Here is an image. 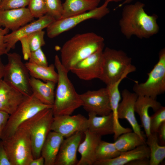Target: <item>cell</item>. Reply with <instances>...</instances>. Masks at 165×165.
Here are the masks:
<instances>
[{"mask_svg":"<svg viewBox=\"0 0 165 165\" xmlns=\"http://www.w3.org/2000/svg\"><path fill=\"white\" fill-rule=\"evenodd\" d=\"M144 3L138 1L123 7L119 24L122 33L127 38L133 35L140 39L149 38L159 32L157 16L148 15Z\"/></svg>","mask_w":165,"mask_h":165,"instance_id":"obj_1","label":"cell"},{"mask_svg":"<svg viewBox=\"0 0 165 165\" xmlns=\"http://www.w3.org/2000/svg\"><path fill=\"white\" fill-rule=\"evenodd\" d=\"M104 46L103 38L94 32L77 34L62 46L61 63L69 72L77 63L99 50L104 49Z\"/></svg>","mask_w":165,"mask_h":165,"instance_id":"obj_2","label":"cell"},{"mask_svg":"<svg viewBox=\"0 0 165 165\" xmlns=\"http://www.w3.org/2000/svg\"><path fill=\"white\" fill-rule=\"evenodd\" d=\"M54 65L58 78L52 108L53 116L72 115L82 106V100L68 77L69 72L63 66L57 55L55 57Z\"/></svg>","mask_w":165,"mask_h":165,"instance_id":"obj_3","label":"cell"},{"mask_svg":"<svg viewBox=\"0 0 165 165\" xmlns=\"http://www.w3.org/2000/svg\"><path fill=\"white\" fill-rule=\"evenodd\" d=\"M136 70L131 64V58L124 51L107 47L103 51L102 71L99 79L109 86Z\"/></svg>","mask_w":165,"mask_h":165,"instance_id":"obj_4","label":"cell"},{"mask_svg":"<svg viewBox=\"0 0 165 165\" xmlns=\"http://www.w3.org/2000/svg\"><path fill=\"white\" fill-rule=\"evenodd\" d=\"M53 117L52 108H45L22 123L19 127L25 130L29 136L34 159L41 156L42 146L51 131Z\"/></svg>","mask_w":165,"mask_h":165,"instance_id":"obj_5","label":"cell"},{"mask_svg":"<svg viewBox=\"0 0 165 165\" xmlns=\"http://www.w3.org/2000/svg\"><path fill=\"white\" fill-rule=\"evenodd\" d=\"M2 141L12 165H29L34 158L30 138L25 130L18 127Z\"/></svg>","mask_w":165,"mask_h":165,"instance_id":"obj_6","label":"cell"},{"mask_svg":"<svg viewBox=\"0 0 165 165\" xmlns=\"http://www.w3.org/2000/svg\"><path fill=\"white\" fill-rule=\"evenodd\" d=\"M8 62L5 65L3 80L26 96L32 94L30 84V75L20 55L15 52L6 54Z\"/></svg>","mask_w":165,"mask_h":165,"instance_id":"obj_7","label":"cell"},{"mask_svg":"<svg viewBox=\"0 0 165 165\" xmlns=\"http://www.w3.org/2000/svg\"><path fill=\"white\" fill-rule=\"evenodd\" d=\"M144 82H135L133 90L138 96H146L156 99L157 96L165 91V49L159 53V60Z\"/></svg>","mask_w":165,"mask_h":165,"instance_id":"obj_8","label":"cell"},{"mask_svg":"<svg viewBox=\"0 0 165 165\" xmlns=\"http://www.w3.org/2000/svg\"><path fill=\"white\" fill-rule=\"evenodd\" d=\"M53 106L43 104L32 94L26 97L16 110L9 117L4 130L1 138L3 140L11 135L23 122L40 111Z\"/></svg>","mask_w":165,"mask_h":165,"instance_id":"obj_9","label":"cell"},{"mask_svg":"<svg viewBox=\"0 0 165 165\" xmlns=\"http://www.w3.org/2000/svg\"><path fill=\"white\" fill-rule=\"evenodd\" d=\"M109 2L105 1L101 6L91 10L65 18L55 20L46 28L47 35L53 38L68 31L80 23L90 19L100 20L110 12Z\"/></svg>","mask_w":165,"mask_h":165,"instance_id":"obj_10","label":"cell"},{"mask_svg":"<svg viewBox=\"0 0 165 165\" xmlns=\"http://www.w3.org/2000/svg\"><path fill=\"white\" fill-rule=\"evenodd\" d=\"M79 95L82 102V106L88 113L103 116L112 112L106 87L96 90H88Z\"/></svg>","mask_w":165,"mask_h":165,"instance_id":"obj_11","label":"cell"},{"mask_svg":"<svg viewBox=\"0 0 165 165\" xmlns=\"http://www.w3.org/2000/svg\"><path fill=\"white\" fill-rule=\"evenodd\" d=\"M103 51V49L97 50L77 63L70 71L84 80L99 79L102 71Z\"/></svg>","mask_w":165,"mask_h":165,"instance_id":"obj_12","label":"cell"},{"mask_svg":"<svg viewBox=\"0 0 165 165\" xmlns=\"http://www.w3.org/2000/svg\"><path fill=\"white\" fill-rule=\"evenodd\" d=\"M87 127V119L81 114L62 115L53 117L51 130L66 138L77 132L84 133Z\"/></svg>","mask_w":165,"mask_h":165,"instance_id":"obj_13","label":"cell"},{"mask_svg":"<svg viewBox=\"0 0 165 165\" xmlns=\"http://www.w3.org/2000/svg\"><path fill=\"white\" fill-rule=\"evenodd\" d=\"M55 20L52 17L46 14L37 20L6 35L4 37V41L6 44L8 52L15 48L16 44L21 38L46 28Z\"/></svg>","mask_w":165,"mask_h":165,"instance_id":"obj_14","label":"cell"},{"mask_svg":"<svg viewBox=\"0 0 165 165\" xmlns=\"http://www.w3.org/2000/svg\"><path fill=\"white\" fill-rule=\"evenodd\" d=\"M121 95L122 99L119 104L118 109L119 119H126L131 126L134 132L145 141L135 114V105L138 96L134 92L131 93L126 89L122 91Z\"/></svg>","mask_w":165,"mask_h":165,"instance_id":"obj_15","label":"cell"},{"mask_svg":"<svg viewBox=\"0 0 165 165\" xmlns=\"http://www.w3.org/2000/svg\"><path fill=\"white\" fill-rule=\"evenodd\" d=\"M83 133L77 132L63 140L54 165H77V152Z\"/></svg>","mask_w":165,"mask_h":165,"instance_id":"obj_16","label":"cell"},{"mask_svg":"<svg viewBox=\"0 0 165 165\" xmlns=\"http://www.w3.org/2000/svg\"><path fill=\"white\" fill-rule=\"evenodd\" d=\"M34 18L28 8L0 10V27L13 31L31 22Z\"/></svg>","mask_w":165,"mask_h":165,"instance_id":"obj_17","label":"cell"},{"mask_svg":"<svg viewBox=\"0 0 165 165\" xmlns=\"http://www.w3.org/2000/svg\"><path fill=\"white\" fill-rule=\"evenodd\" d=\"M26 97L3 79L0 80V111L11 115Z\"/></svg>","mask_w":165,"mask_h":165,"instance_id":"obj_18","label":"cell"},{"mask_svg":"<svg viewBox=\"0 0 165 165\" xmlns=\"http://www.w3.org/2000/svg\"><path fill=\"white\" fill-rule=\"evenodd\" d=\"M83 133L85 135V139L80 144L78 150L81 158L76 165H93L96 161V150L101 140V136L94 134L87 129Z\"/></svg>","mask_w":165,"mask_h":165,"instance_id":"obj_19","label":"cell"},{"mask_svg":"<svg viewBox=\"0 0 165 165\" xmlns=\"http://www.w3.org/2000/svg\"><path fill=\"white\" fill-rule=\"evenodd\" d=\"M122 78L113 84L107 86L114 121V139L115 140L121 134L131 132L132 130L129 128H125L121 125L119 120L118 109L121 99L119 90V86L121 82L124 79Z\"/></svg>","mask_w":165,"mask_h":165,"instance_id":"obj_20","label":"cell"},{"mask_svg":"<svg viewBox=\"0 0 165 165\" xmlns=\"http://www.w3.org/2000/svg\"><path fill=\"white\" fill-rule=\"evenodd\" d=\"M162 106L156 99L142 96H138L135 105V111L139 115L141 125L145 130L147 137L151 134L150 129V116L148 109L151 108L154 112Z\"/></svg>","mask_w":165,"mask_h":165,"instance_id":"obj_21","label":"cell"},{"mask_svg":"<svg viewBox=\"0 0 165 165\" xmlns=\"http://www.w3.org/2000/svg\"><path fill=\"white\" fill-rule=\"evenodd\" d=\"M149 149L145 144L128 151L121 152L117 157L103 160L97 161L94 165H124L135 160L149 158Z\"/></svg>","mask_w":165,"mask_h":165,"instance_id":"obj_22","label":"cell"},{"mask_svg":"<svg viewBox=\"0 0 165 165\" xmlns=\"http://www.w3.org/2000/svg\"><path fill=\"white\" fill-rule=\"evenodd\" d=\"M64 137L56 132L51 131L42 146L41 156L44 160V165H54Z\"/></svg>","mask_w":165,"mask_h":165,"instance_id":"obj_23","label":"cell"},{"mask_svg":"<svg viewBox=\"0 0 165 165\" xmlns=\"http://www.w3.org/2000/svg\"><path fill=\"white\" fill-rule=\"evenodd\" d=\"M56 84L50 81L44 82L31 76L30 79V84L34 95L43 104L52 106L54 101Z\"/></svg>","mask_w":165,"mask_h":165,"instance_id":"obj_24","label":"cell"},{"mask_svg":"<svg viewBox=\"0 0 165 165\" xmlns=\"http://www.w3.org/2000/svg\"><path fill=\"white\" fill-rule=\"evenodd\" d=\"M87 123V130L94 134L101 137L114 134V121L112 112L108 115L100 116L88 113Z\"/></svg>","mask_w":165,"mask_h":165,"instance_id":"obj_25","label":"cell"},{"mask_svg":"<svg viewBox=\"0 0 165 165\" xmlns=\"http://www.w3.org/2000/svg\"><path fill=\"white\" fill-rule=\"evenodd\" d=\"M100 2L101 0H65L62 3L63 12L61 19L93 10L98 7Z\"/></svg>","mask_w":165,"mask_h":165,"instance_id":"obj_26","label":"cell"},{"mask_svg":"<svg viewBox=\"0 0 165 165\" xmlns=\"http://www.w3.org/2000/svg\"><path fill=\"white\" fill-rule=\"evenodd\" d=\"M25 64L31 77L45 82L50 81L57 83L58 75L55 70L54 64L43 66L28 62Z\"/></svg>","mask_w":165,"mask_h":165,"instance_id":"obj_27","label":"cell"},{"mask_svg":"<svg viewBox=\"0 0 165 165\" xmlns=\"http://www.w3.org/2000/svg\"><path fill=\"white\" fill-rule=\"evenodd\" d=\"M147 138L146 144L150 150L149 165H158L165 158V146L159 144L157 133H151Z\"/></svg>","mask_w":165,"mask_h":165,"instance_id":"obj_28","label":"cell"},{"mask_svg":"<svg viewBox=\"0 0 165 165\" xmlns=\"http://www.w3.org/2000/svg\"><path fill=\"white\" fill-rule=\"evenodd\" d=\"M145 142L136 133L131 131L122 134L114 143L117 150L121 152L133 149L146 144Z\"/></svg>","mask_w":165,"mask_h":165,"instance_id":"obj_29","label":"cell"},{"mask_svg":"<svg viewBox=\"0 0 165 165\" xmlns=\"http://www.w3.org/2000/svg\"><path fill=\"white\" fill-rule=\"evenodd\" d=\"M121 153L116 148L114 143L101 140L96 150V161L113 159L118 156Z\"/></svg>","mask_w":165,"mask_h":165,"instance_id":"obj_30","label":"cell"},{"mask_svg":"<svg viewBox=\"0 0 165 165\" xmlns=\"http://www.w3.org/2000/svg\"><path fill=\"white\" fill-rule=\"evenodd\" d=\"M46 14L56 20L61 18L63 5L61 0H45Z\"/></svg>","mask_w":165,"mask_h":165,"instance_id":"obj_31","label":"cell"},{"mask_svg":"<svg viewBox=\"0 0 165 165\" xmlns=\"http://www.w3.org/2000/svg\"><path fill=\"white\" fill-rule=\"evenodd\" d=\"M150 116V129L151 133H157L159 129L165 122V107L161 106Z\"/></svg>","mask_w":165,"mask_h":165,"instance_id":"obj_32","label":"cell"},{"mask_svg":"<svg viewBox=\"0 0 165 165\" xmlns=\"http://www.w3.org/2000/svg\"><path fill=\"white\" fill-rule=\"evenodd\" d=\"M45 32L43 30L35 32L27 36L31 52L41 48L45 44L44 39Z\"/></svg>","mask_w":165,"mask_h":165,"instance_id":"obj_33","label":"cell"},{"mask_svg":"<svg viewBox=\"0 0 165 165\" xmlns=\"http://www.w3.org/2000/svg\"><path fill=\"white\" fill-rule=\"evenodd\" d=\"M28 6L34 18H39L46 14L45 0H29Z\"/></svg>","mask_w":165,"mask_h":165,"instance_id":"obj_34","label":"cell"},{"mask_svg":"<svg viewBox=\"0 0 165 165\" xmlns=\"http://www.w3.org/2000/svg\"><path fill=\"white\" fill-rule=\"evenodd\" d=\"M29 2V0H1L0 10L25 7Z\"/></svg>","mask_w":165,"mask_h":165,"instance_id":"obj_35","label":"cell"},{"mask_svg":"<svg viewBox=\"0 0 165 165\" xmlns=\"http://www.w3.org/2000/svg\"><path fill=\"white\" fill-rule=\"evenodd\" d=\"M28 60V62L39 65H48L46 57L41 48L31 52Z\"/></svg>","mask_w":165,"mask_h":165,"instance_id":"obj_36","label":"cell"},{"mask_svg":"<svg viewBox=\"0 0 165 165\" xmlns=\"http://www.w3.org/2000/svg\"><path fill=\"white\" fill-rule=\"evenodd\" d=\"M9 30L7 28H3L0 27V56L4 54H6L8 53L6 44L4 41V37L8 33Z\"/></svg>","mask_w":165,"mask_h":165,"instance_id":"obj_37","label":"cell"},{"mask_svg":"<svg viewBox=\"0 0 165 165\" xmlns=\"http://www.w3.org/2000/svg\"><path fill=\"white\" fill-rule=\"evenodd\" d=\"M21 42L23 58L24 60H28L31 53L27 36L21 38L19 40Z\"/></svg>","mask_w":165,"mask_h":165,"instance_id":"obj_38","label":"cell"},{"mask_svg":"<svg viewBox=\"0 0 165 165\" xmlns=\"http://www.w3.org/2000/svg\"><path fill=\"white\" fill-rule=\"evenodd\" d=\"M0 165H12L2 140L0 141Z\"/></svg>","mask_w":165,"mask_h":165,"instance_id":"obj_39","label":"cell"},{"mask_svg":"<svg viewBox=\"0 0 165 165\" xmlns=\"http://www.w3.org/2000/svg\"><path fill=\"white\" fill-rule=\"evenodd\" d=\"M9 116L8 113L0 111V141L1 140L2 134Z\"/></svg>","mask_w":165,"mask_h":165,"instance_id":"obj_40","label":"cell"},{"mask_svg":"<svg viewBox=\"0 0 165 165\" xmlns=\"http://www.w3.org/2000/svg\"><path fill=\"white\" fill-rule=\"evenodd\" d=\"M159 143L161 145H165V122L160 127L158 132Z\"/></svg>","mask_w":165,"mask_h":165,"instance_id":"obj_41","label":"cell"},{"mask_svg":"<svg viewBox=\"0 0 165 165\" xmlns=\"http://www.w3.org/2000/svg\"><path fill=\"white\" fill-rule=\"evenodd\" d=\"M127 165H149V158L135 160L129 163Z\"/></svg>","mask_w":165,"mask_h":165,"instance_id":"obj_42","label":"cell"},{"mask_svg":"<svg viewBox=\"0 0 165 165\" xmlns=\"http://www.w3.org/2000/svg\"><path fill=\"white\" fill-rule=\"evenodd\" d=\"M44 160L41 156L39 157L33 159L30 163L29 165H44Z\"/></svg>","mask_w":165,"mask_h":165,"instance_id":"obj_43","label":"cell"},{"mask_svg":"<svg viewBox=\"0 0 165 165\" xmlns=\"http://www.w3.org/2000/svg\"><path fill=\"white\" fill-rule=\"evenodd\" d=\"M5 65H4L0 57V80L3 78Z\"/></svg>","mask_w":165,"mask_h":165,"instance_id":"obj_44","label":"cell"},{"mask_svg":"<svg viewBox=\"0 0 165 165\" xmlns=\"http://www.w3.org/2000/svg\"><path fill=\"white\" fill-rule=\"evenodd\" d=\"M134 0H124L122 3L119 5L118 7H120L126 4H129Z\"/></svg>","mask_w":165,"mask_h":165,"instance_id":"obj_45","label":"cell"},{"mask_svg":"<svg viewBox=\"0 0 165 165\" xmlns=\"http://www.w3.org/2000/svg\"><path fill=\"white\" fill-rule=\"evenodd\" d=\"M105 1H107L109 2H118L120 1H121L123 0H105Z\"/></svg>","mask_w":165,"mask_h":165,"instance_id":"obj_46","label":"cell"},{"mask_svg":"<svg viewBox=\"0 0 165 165\" xmlns=\"http://www.w3.org/2000/svg\"><path fill=\"white\" fill-rule=\"evenodd\" d=\"M1 0H0V3L1 2Z\"/></svg>","mask_w":165,"mask_h":165,"instance_id":"obj_47","label":"cell"}]
</instances>
